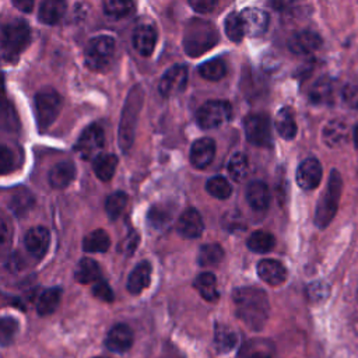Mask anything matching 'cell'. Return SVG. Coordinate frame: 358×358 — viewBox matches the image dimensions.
Segmentation results:
<instances>
[{"mask_svg":"<svg viewBox=\"0 0 358 358\" xmlns=\"http://www.w3.org/2000/svg\"><path fill=\"white\" fill-rule=\"evenodd\" d=\"M234 302L238 317L252 330L259 331L264 327L270 305L267 294L253 287H242L234 291Z\"/></svg>","mask_w":358,"mask_h":358,"instance_id":"1","label":"cell"},{"mask_svg":"<svg viewBox=\"0 0 358 358\" xmlns=\"http://www.w3.org/2000/svg\"><path fill=\"white\" fill-rule=\"evenodd\" d=\"M220 41L214 24L206 20L193 18L183 29V50L190 57H199L213 49Z\"/></svg>","mask_w":358,"mask_h":358,"instance_id":"2","label":"cell"},{"mask_svg":"<svg viewBox=\"0 0 358 358\" xmlns=\"http://www.w3.org/2000/svg\"><path fill=\"white\" fill-rule=\"evenodd\" d=\"M143 96H144L143 88L140 85H136L130 90L126 98V102L122 110L119 133H117L119 147L123 152H127L133 144L138 113L143 106Z\"/></svg>","mask_w":358,"mask_h":358,"instance_id":"3","label":"cell"},{"mask_svg":"<svg viewBox=\"0 0 358 358\" xmlns=\"http://www.w3.org/2000/svg\"><path fill=\"white\" fill-rule=\"evenodd\" d=\"M341 190H343V179L341 175L338 173L337 169H333L329 180H327V186L320 197V200L317 201L316 206V211H315V225L320 229L326 228L334 218L337 208H338V203H340V196H341Z\"/></svg>","mask_w":358,"mask_h":358,"instance_id":"4","label":"cell"},{"mask_svg":"<svg viewBox=\"0 0 358 358\" xmlns=\"http://www.w3.org/2000/svg\"><path fill=\"white\" fill-rule=\"evenodd\" d=\"M31 41L29 25L24 20H14L4 25L0 36L1 55L7 60L18 57Z\"/></svg>","mask_w":358,"mask_h":358,"instance_id":"5","label":"cell"},{"mask_svg":"<svg viewBox=\"0 0 358 358\" xmlns=\"http://www.w3.org/2000/svg\"><path fill=\"white\" fill-rule=\"evenodd\" d=\"M115 53V39L109 35H99L90 39L84 52V60L88 69L95 71L105 70Z\"/></svg>","mask_w":358,"mask_h":358,"instance_id":"6","label":"cell"},{"mask_svg":"<svg viewBox=\"0 0 358 358\" xmlns=\"http://www.w3.org/2000/svg\"><path fill=\"white\" fill-rule=\"evenodd\" d=\"M62 103V96L52 90H43L35 95V116L41 130L52 126L60 113Z\"/></svg>","mask_w":358,"mask_h":358,"instance_id":"7","label":"cell"},{"mask_svg":"<svg viewBox=\"0 0 358 358\" xmlns=\"http://www.w3.org/2000/svg\"><path fill=\"white\" fill-rule=\"evenodd\" d=\"M232 117V106L227 101H207L197 113L196 120L201 129H215Z\"/></svg>","mask_w":358,"mask_h":358,"instance_id":"8","label":"cell"},{"mask_svg":"<svg viewBox=\"0 0 358 358\" xmlns=\"http://www.w3.org/2000/svg\"><path fill=\"white\" fill-rule=\"evenodd\" d=\"M246 140L255 145L266 147L271 144L270 119L262 113H250L243 120Z\"/></svg>","mask_w":358,"mask_h":358,"instance_id":"9","label":"cell"},{"mask_svg":"<svg viewBox=\"0 0 358 358\" xmlns=\"http://www.w3.org/2000/svg\"><path fill=\"white\" fill-rule=\"evenodd\" d=\"M103 144H105L103 129L99 124L94 123V124H90L81 133V136L78 137L74 145V150L83 159H90L99 154V150H102Z\"/></svg>","mask_w":358,"mask_h":358,"instance_id":"10","label":"cell"},{"mask_svg":"<svg viewBox=\"0 0 358 358\" xmlns=\"http://www.w3.org/2000/svg\"><path fill=\"white\" fill-rule=\"evenodd\" d=\"M187 67L185 64H175L169 67L161 77L158 90L162 96H172L182 92L187 84Z\"/></svg>","mask_w":358,"mask_h":358,"instance_id":"11","label":"cell"},{"mask_svg":"<svg viewBox=\"0 0 358 358\" xmlns=\"http://www.w3.org/2000/svg\"><path fill=\"white\" fill-rule=\"evenodd\" d=\"M322 45V38L316 31H296L288 41V48L294 55H309L317 50Z\"/></svg>","mask_w":358,"mask_h":358,"instance_id":"12","label":"cell"},{"mask_svg":"<svg viewBox=\"0 0 358 358\" xmlns=\"http://www.w3.org/2000/svg\"><path fill=\"white\" fill-rule=\"evenodd\" d=\"M322 172V165L316 158H306L296 168V183L303 190H312L319 186Z\"/></svg>","mask_w":358,"mask_h":358,"instance_id":"13","label":"cell"},{"mask_svg":"<svg viewBox=\"0 0 358 358\" xmlns=\"http://www.w3.org/2000/svg\"><path fill=\"white\" fill-rule=\"evenodd\" d=\"M0 130L17 133L20 130V119L13 102L8 99L3 76L0 74Z\"/></svg>","mask_w":358,"mask_h":358,"instance_id":"14","label":"cell"},{"mask_svg":"<svg viewBox=\"0 0 358 358\" xmlns=\"http://www.w3.org/2000/svg\"><path fill=\"white\" fill-rule=\"evenodd\" d=\"M239 14H241V20L243 22L245 35L256 38V36L263 35L267 31L270 17L266 11H263L260 8H245Z\"/></svg>","mask_w":358,"mask_h":358,"instance_id":"15","label":"cell"},{"mask_svg":"<svg viewBox=\"0 0 358 358\" xmlns=\"http://www.w3.org/2000/svg\"><path fill=\"white\" fill-rule=\"evenodd\" d=\"M215 155V141L210 137H201L192 144L190 162L197 169L207 168Z\"/></svg>","mask_w":358,"mask_h":358,"instance_id":"16","label":"cell"},{"mask_svg":"<svg viewBox=\"0 0 358 358\" xmlns=\"http://www.w3.org/2000/svg\"><path fill=\"white\" fill-rule=\"evenodd\" d=\"M50 245V234L45 227H32L25 234V248L38 260H41Z\"/></svg>","mask_w":358,"mask_h":358,"instance_id":"17","label":"cell"},{"mask_svg":"<svg viewBox=\"0 0 358 358\" xmlns=\"http://www.w3.org/2000/svg\"><path fill=\"white\" fill-rule=\"evenodd\" d=\"M131 344H133V331L124 323L115 324L109 330V333L105 338V345L112 352L122 354V352L127 351L131 347Z\"/></svg>","mask_w":358,"mask_h":358,"instance_id":"18","label":"cell"},{"mask_svg":"<svg viewBox=\"0 0 358 358\" xmlns=\"http://www.w3.org/2000/svg\"><path fill=\"white\" fill-rule=\"evenodd\" d=\"M178 232L185 238H199L204 231V222L200 213L194 208H189L180 214L178 220Z\"/></svg>","mask_w":358,"mask_h":358,"instance_id":"19","label":"cell"},{"mask_svg":"<svg viewBox=\"0 0 358 358\" xmlns=\"http://www.w3.org/2000/svg\"><path fill=\"white\" fill-rule=\"evenodd\" d=\"M257 275L268 285H280L287 278V268L274 259H263L257 263Z\"/></svg>","mask_w":358,"mask_h":358,"instance_id":"20","label":"cell"},{"mask_svg":"<svg viewBox=\"0 0 358 358\" xmlns=\"http://www.w3.org/2000/svg\"><path fill=\"white\" fill-rule=\"evenodd\" d=\"M157 45V31L150 24L138 25L133 32V46L141 56H150Z\"/></svg>","mask_w":358,"mask_h":358,"instance_id":"21","label":"cell"},{"mask_svg":"<svg viewBox=\"0 0 358 358\" xmlns=\"http://www.w3.org/2000/svg\"><path fill=\"white\" fill-rule=\"evenodd\" d=\"M350 136V127L343 119H333L326 123L322 131V138L327 147L336 148L343 145Z\"/></svg>","mask_w":358,"mask_h":358,"instance_id":"22","label":"cell"},{"mask_svg":"<svg viewBox=\"0 0 358 358\" xmlns=\"http://www.w3.org/2000/svg\"><path fill=\"white\" fill-rule=\"evenodd\" d=\"M67 8L66 0H42L38 10V20L46 25L57 24Z\"/></svg>","mask_w":358,"mask_h":358,"instance_id":"23","label":"cell"},{"mask_svg":"<svg viewBox=\"0 0 358 358\" xmlns=\"http://www.w3.org/2000/svg\"><path fill=\"white\" fill-rule=\"evenodd\" d=\"M76 178V165L71 161L56 164L49 172V183L53 189H66Z\"/></svg>","mask_w":358,"mask_h":358,"instance_id":"24","label":"cell"},{"mask_svg":"<svg viewBox=\"0 0 358 358\" xmlns=\"http://www.w3.org/2000/svg\"><path fill=\"white\" fill-rule=\"evenodd\" d=\"M151 281V264L148 262H140L129 274L127 289L130 294L137 295L143 292Z\"/></svg>","mask_w":358,"mask_h":358,"instance_id":"25","label":"cell"},{"mask_svg":"<svg viewBox=\"0 0 358 358\" xmlns=\"http://www.w3.org/2000/svg\"><path fill=\"white\" fill-rule=\"evenodd\" d=\"M246 200L253 210L263 211L270 203V190L262 180H253L246 189Z\"/></svg>","mask_w":358,"mask_h":358,"instance_id":"26","label":"cell"},{"mask_svg":"<svg viewBox=\"0 0 358 358\" xmlns=\"http://www.w3.org/2000/svg\"><path fill=\"white\" fill-rule=\"evenodd\" d=\"M117 166V157L115 154L99 152L92 158V169L96 178L102 182H108L115 175Z\"/></svg>","mask_w":358,"mask_h":358,"instance_id":"27","label":"cell"},{"mask_svg":"<svg viewBox=\"0 0 358 358\" xmlns=\"http://www.w3.org/2000/svg\"><path fill=\"white\" fill-rule=\"evenodd\" d=\"M194 288L207 302H215L220 298V292L217 289L215 275L210 271L200 273L194 280Z\"/></svg>","mask_w":358,"mask_h":358,"instance_id":"28","label":"cell"},{"mask_svg":"<svg viewBox=\"0 0 358 358\" xmlns=\"http://www.w3.org/2000/svg\"><path fill=\"white\" fill-rule=\"evenodd\" d=\"M62 299V289L57 287L48 288L41 292V295L36 299V310L41 316H46L53 313Z\"/></svg>","mask_w":358,"mask_h":358,"instance_id":"29","label":"cell"},{"mask_svg":"<svg viewBox=\"0 0 358 358\" xmlns=\"http://www.w3.org/2000/svg\"><path fill=\"white\" fill-rule=\"evenodd\" d=\"M110 246V238L106 231L98 228L90 232L83 241V249L88 253H105Z\"/></svg>","mask_w":358,"mask_h":358,"instance_id":"30","label":"cell"},{"mask_svg":"<svg viewBox=\"0 0 358 358\" xmlns=\"http://www.w3.org/2000/svg\"><path fill=\"white\" fill-rule=\"evenodd\" d=\"M74 277L81 284L95 282L101 277V268L94 259L84 257L78 262L76 271H74Z\"/></svg>","mask_w":358,"mask_h":358,"instance_id":"31","label":"cell"},{"mask_svg":"<svg viewBox=\"0 0 358 358\" xmlns=\"http://www.w3.org/2000/svg\"><path fill=\"white\" fill-rule=\"evenodd\" d=\"M274 126H275L277 133L285 140H292L296 134V130H298L294 115H292L291 109H288V108H282L277 113L275 120H274Z\"/></svg>","mask_w":358,"mask_h":358,"instance_id":"32","label":"cell"},{"mask_svg":"<svg viewBox=\"0 0 358 358\" xmlns=\"http://www.w3.org/2000/svg\"><path fill=\"white\" fill-rule=\"evenodd\" d=\"M271 345L264 340H250L239 351L238 358H273Z\"/></svg>","mask_w":358,"mask_h":358,"instance_id":"33","label":"cell"},{"mask_svg":"<svg viewBox=\"0 0 358 358\" xmlns=\"http://www.w3.org/2000/svg\"><path fill=\"white\" fill-rule=\"evenodd\" d=\"M173 215V210L171 206L155 204L148 211V224L155 229H164L169 225Z\"/></svg>","mask_w":358,"mask_h":358,"instance_id":"34","label":"cell"},{"mask_svg":"<svg viewBox=\"0 0 358 358\" xmlns=\"http://www.w3.org/2000/svg\"><path fill=\"white\" fill-rule=\"evenodd\" d=\"M224 257V249L218 243H206L199 250L197 262L201 267H215Z\"/></svg>","mask_w":358,"mask_h":358,"instance_id":"35","label":"cell"},{"mask_svg":"<svg viewBox=\"0 0 358 358\" xmlns=\"http://www.w3.org/2000/svg\"><path fill=\"white\" fill-rule=\"evenodd\" d=\"M274 236L266 231H256L246 241L248 248L255 253H267L274 248Z\"/></svg>","mask_w":358,"mask_h":358,"instance_id":"36","label":"cell"},{"mask_svg":"<svg viewBox=\"0 0 358 358\" xmlns=\"http://www.w3.org/2000/svg\"><path fill=\"white\" fill-rule=\"evenodd\" d=\"M199 73L203 78H206L208 81H218L225 76L227 64L222 59L214 57V59H210V60L204 62L199 67Z\"/></svg>","mask_w":358,"mask_h":358,"instance_id":"37","label":"cell"},{"mask_svg":"<svg viewBox=\"0 0 358 358\" xmlns=\"http://www.w3.org/2000/svg\"><path fill=\"white\" fill-rule=\"evenodd\" d=\"M127 206V194L124 192H113L105 201V211L110 220H117Z\"/></svg>","mask_w":358,"mask_h":358,"instance_id":"38","label":"cell"},{"mask_svg":"<svg viewBox=\"0 0 358 358\" xmlns=\"http://www.w3.org/2000/svg\"><path fill=\"white\" fill-rule=\"evenodd\" d=\"M214 344L217 351L220 352L229 351L236 344V334L229 327L224 324H217L215 333H214Z\"/></svg>","mask_w":358,"mask_h":358,"instance_id":"39","label":"cell"},{"mask_svg":"<svg viewBox=\"0 0 358 358\" xmlns=\"http://www.w3.org/2000/svg\"><path fill=\"white\" fill-rule=\"evenodd\" d=\"M248 169L249 162L243 152H235L227 164V171L234 180H242L248 175Z\"/></svg>","mask_w":358,"mask_h":358,"instance_id":"40","label":"cell"},{"mask_svg":"<svg viewBox=\"0 0 358 358\" xmlns=\"http://www.w3.org/2000/svg\"><path fill=\"white\" fill-rule=\"evenodd\" d=\"M206 190L215 199H228L232 193V186L224 176H213L206 182Z\"/></svg>","mask_w":358,"mask_h":358,"instance_id":"41","label":"cell"},{"mask_svg":"<svg viewBox=\"0 0 358 358\" xmlns=\"http://www.w3.org/2000/svg\"><path fill=\"white\" fill-rule=\"evenodd\" d=\"M333 83L330 80H319L309 92V98L316 102V103H326V102H331L333 99Z\"/></svg>","mask_w":358,"mask_h":358,"instance_id":"42","label":"cell"},{"mask_svg":"<svg viewBox=\"0 0 358 358\" xmlns=\"http://www.w3.org/2000/svg\"><path fill=\"white\" fill-rule=\"evenodd\" d=\"M20 323L15 317L3 316L0 317V345H10L17 337Z\"/></svg>","mask_w":358,"mask_h":358,"instance_id":"43","label":"cell"},{"mask_svg":"<svg viewBox=\"0 0 358 358\" xmlns=\"http://www.w3.org/2000/svg\"><path fill=\"white\" fill-rule=\"evenodd\" d=\"M224 29L227 36L232 41V42H241L245 36V29H243V22L241 20V14L239 13H231L224 22Z\"/></svg>","mask_w":358,"mask_h":358,"instance_id":"44","label":"cell"},{"mask_svg":"<svg viewBox=\"0 0 358 358\" xmlns=\"http://www.w3.org/2000/svg\"><path fill=\"white\" fill-rule=\"evenodd\" d=\"M102 7H103V13L108 17L123 18L131 11L133 1L131 0H103Z\"/></svg>","mask_w":358,"mask_h":358,"instance_id":"45","label":"cell"},{"mask_svg":"<svg viewBox=\"0 0 358 358\" xmlns=\"http://www.w3.org/2000/svg\"><path fill=\"white\" fill-rule=\"evenodd\" d=\"M32 203H34V200H32L31 193H28L27 190H22L21 193H18V194H15L13 197L11 208L15 211V214L22 215V214H25L31 208Z\"/></svg>","mask_w":358,"mask_h":358,"instance_id":"46","label":"cell"},{"mask_svg":"<svg viewBox=\"0 0 358 358\" xmlns=\"http://www.w3.org/2000/svg\"><path fill=\"white\" fill-rule=\"evenodd\" d=\"M222 227L228 232H242V231L246 229V225L243 222L242 215L239 213H236V211H231V213H227L224 215Z\"/></svg>","mask_w":358,"mask_h":358,"instance_id":"47","label":"cell"},{"mask_svg":"<svg viewBox=\"0 0 358 358\" xmlns=\"http://www.w3.org/2000/svg\"><path fill=\"white\" fill-rule=\"evenodd\" d=\"M15 169V157H14V152L0 144V175H6V173H10Z\"/></svg>","mask_w":358,"mask_h":358,"instance_id":"48","label":"cell"},{"mask_svg":"<svg viewBox=\"0 0 358 358\" xmlns=\"http://www.w3.org/2000/svg\"><path fill=\"white\" fill-rule=\"evenodd\" d=\"M11 238H13V229L10 224L0 217V257L8 252L11 246Z\"/></svg>","mask_w":358,"mask_h":358,"instance_id":"49","label":"cell"},{"mask_svg":"<svg viewBox=\"0 0 358 358\" xmlns=\"http://www.w3.org/2000/svg\"><path fill=\"white\" fill-rule=\"evenodd\" d=\"M329 284L323 282V281H315V282H310L306 288V292H308V296L310 301H322L324 299L327 295H329Z\"/></svg>","mask_w":358,"mask_h":358,"instance_id":"50","label":"cell"},{"mask_svg":"<svg viewBox=\"0 0 358 358\" xmlns=\"http://www.w3.org/2000/svg\"><path fill=\"white\" fill-rule=\"evenodd\" d=\"M92 294L103 302H112L113 301V291L110 289L109 284L103 280H96L95 281V284L92 287Z\"/></svg>","mask_w":358,"mask_h":358,"instance_id":"51","label":"cell"},{"mask_svg":"<svg viewBox=\"0 0 358 358\" xmlns=\"http://www.w3.org/2000/svg\"><path fill=\"white\" fill-rule=\"evenodd\" d=\"M343 99L350 108H358V84H347L343 88Z\"/></svg>","mask_w":358,"mask_h":358,"instance_id":"52","label":"cell"},{"mask_svg":"<svg viewBox=\"0 0 358 358\" xmlns=\"http://www.w3.org/2000/svg\"><path fill=\"white\" fill-rule=\"evenodd\" d=\"M189 1V6L197 11V13H211L217 4H218V0H187Z\"/></svg>","mask_w":358,"mask_h":358,"instance_id":"53","label":"cell"},{"mask_svg":"<svg viewBox=\"0 0 358 358\" xmlns=\"http://www.w3.org/2000/svg\"><path fill=\"white\" fill-rule=\"evenodd\" d=\"M137 245H138V235H137V232L131 231L123 241V252L127 255H131L134 252V249L137 248Z\"/></svg>","mask_w":358,"mask_h":358,"instance_id":"54","label":"cell"},{"mask_svg":"<svg viewBox=\"0 0 358 358\" xmlns=\"http://www.w3.org/2000/svg\"><path fill=\"white\" fill-rule=\"evenodd\" d=\"M13 4L15 8H18L22 13H31L35 4V0H13Z\"/></svg>","mask_w":358,"mask_h":358,"instance_id":"55","label":"cell"},{"mask_svg":"<svg viewBox=\"0 0 358 358\" xmlns=\"http://www.w3.org/2000/svg\"><path fill=\"white\" fill-rule=\"evenodd\" d=\"M292 3H294V0H270V1H268V4H270L274 10L280 11V13H284L285 10H288V8L292 6Z\"/></svg>","mask_w":358,"mask_h":358,"instance_id":"56","label":"cell"},{"mask_svg":"<svg viewBox=\"0 0 358 358\" xmlns=\"http://www.w3.org/2000/svg\"><path fill=\"white\" fill-rule=\"evenodd\" d=\"M352 138H354V144H355V147L358 148V124L354 127V130H352Z\"/></svg>","mask_w":358,"mask_h":358,"instance_id":"57","label":"cell"},{"mask_svg":"<svg viewBox=\"0 0 358 358\" xmlns=\"http://www.w3.org/2000/svg\"><path fill=\"white\" fill-rule=\"evenodd\" d=\"M95 358H105V357H95Z\"/></svg>","mask_w":358,"mask_h":358,"instance_id":"58","label":"cell"},{"mask_svg":"<svg viewBox=\"0 0 358 358\" xmlns=\"http://www.w3.org/2000/svg\"><path fill=\"white\" fill-rule=\"evenodd\" d=\"M357 298H358V294H357Z\"/></svg>","mask_w":358,"mask_h":358,"instance_id":"59","label":"cell"}]
</instances>
